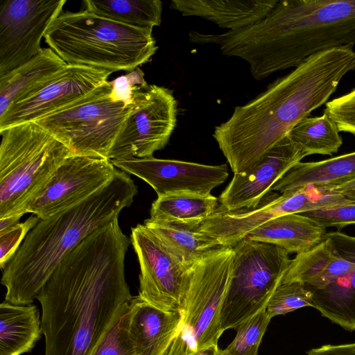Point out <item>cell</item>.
Listing matches in <instances>:
<instances>
[{
    "label": "cell",
    "mask_w": 355,
    "mask_h": 355,
    "mask_svg": "<svg viewBox=\"0 0 355 355\" xmlns=\"http://www.w3.org/2000/svg\"><path fill=\"white\" fill-rule=\"evenodd\" d=\"M118 218L66 255L38 293L44 355H91L132 299L124 270L131 241Z\"/></svg>",
    "instance_id": "obj_1"
},
{
    "label": "cell",
    "mask_w": 355,
    "mask_h": 355,
    "mask_svg": "<svg viewBox=\"0 0 355 355\" xmlns=\"http://www.w3.org/2000/svg\"><path fill=\"white\" fill-rule=\"evenodd\" d=\"M354 69L353 46L321 51L236 106L213 134L234 174L252 168L302 119L326 104L344 76Z\"/></svg>",
    "instance_id": "obj_2"
},
{
    "label": "cell",
    "mask_w": 355,
    "mask_h": 355,
    "mask_svg": "<svg viewBox=\"0 0 355 355\" xmlns=\"http://www.w3.org/2000/svg\"><path fill=\"white\" fill-rule=\"evenodd\" d=\"M191 42L243 59L260 80L321 51L355 45V0L279 1L254 24L221 34L193 31Z\"/></svg>",
    "instance_id": "obj_3"
},
{
    "label": "cell",
    "mask_w": 355,
    "mask_h": 355,
    "mask_svg": "<svg viewBox=\"0 0 355 355\" xmlns=\"http://www.w3.org/2000/svg\"><path fill=\"white\" fill-rule=\"evenodd\" d=\"M137 193L130 175L116 169L111 182L87 200L40 219L3 270L5 301L32 304L64 257L92 232L119 217Z\"/></svg>",
    "instance_id": "obj_4"
},
{
    "label": "cell",
    "mask_w": 355,
    "mask_h": 355,
    "mask_svg": "<svg viewBox=\"0 0 355 355\" xmlns=\"http://www.w3.org/2000/svg\"><path fill=\"white\" fill-rule=\"evenodd\" d=\"M153 29L125 25L87 10L62 12L44 35L45 42L66 64L112 71H132L157 46Z\"/></svg>",
    "instance_id": "obj_5"
},
{
    "label": "cell",
    "mask_w": 355,
    "mask_h": 355,
    "mask_svg": "<svg viewBox=\"0 0 355 355\" xmlns=\"http://www.w3.org/2000/svg\"><path fill=\"white\" fill-rule=\"evenodd\" d=\"M0 218L23 214L57 168L73 155L35 122L0 132Z\"/></svg>",
    "instance_id": "obj_6"
},
{
    "label": "cell",
    "mask_w": 355,
    "mask_h": 355,
    "mask_svg": "<svg viewBox=\"0 0 355 355\" xmlns=\"http://www.w3.org/2000/svg\"><path fill=\"white\" fill-rule=\"evenodd\" d=\"M234 250L218 246L205 253L189 268L181 319L166 355H193L218 345L223 333L220 311L232 272Z\"/></svg>",
    "instance_id": "obj_7"
},
{
    "label": "cell",
    "mask_w": 355,
    "mask_h": 355,
    "mask_svg": "<svg viewBox=\"0 0 355 355\" xmlns=\"http://www.w3.org/2000/svg\"><path fill=\"white\" fill-rule=\"evenodd\" d=\"M232 272L220 311L223 331L267 307L291 259L277 245L243 239L233 247Z\"/></svg>",
    "instance_id": "obj_8"
},
{
    "label": "cell",
    "mask_w": 355,
    "mask_h": 355,
    "mask_svg": "<svg viewBox=\"0 0 355 355\" xmlns=\"http://www.w3.org/2000/svg\"><path fill=\"white\" fill-rule=\"evenodd\" d=\"M112 89L107 81L76 103L35 123L73 155L108 159L132 105L114 101Z\"/></svg>",
    "instance_id": "obj_9"
},
{
    "label": "cell",
    "mask_w": 355,
    "mask_h": 355,
    "mask_svg": "<svg viewBox=\"0 0 355 355\" xmlns=\"http://www.w3.org/2000/svg\"><path fill=\"white\" fill-rule=\"evenodd\" d=\"M177 123V101L168 88L138 85L132 105L110 150L108 159L145 158L164 148Z\"/></svg>",
    "instance_id": "obj_10"
},
{
    "label": "cell",
    "mask_w": 355,
    "mask_h": 355,
    "mask_svg": "<svg viewBox=\"0 0 355 355\" xmlns=\"http://www.w3.org/2000/svg\"><path fill=\"white\" fill-rule=\"evenodd\" d=\"M111 73L104 69L67 64L10 105L0 116V132L35 122L76 103L108 81Z\"/></svg>",
    "instance_id": "obj_11"
},
{
    "label": "cell",
    "mask_w": 355,
    "mask_h": 355,
    "mask_svg": "<svg viewBox=\"0 0 355 355\" xmlns=\"http://www.w3.org/2000/svg\"><path fill=\"white\" fill-rule=\"evenodd\" d=\"M66 0H7L0 6V76L23 64L40 43Z\"/></svg>",
    "instance_id": "obj_12"
},
{
    "label": "cell",
    "mask_w": 355,
    "mask_h": 355,
    "mask_svg": "<svg viewBox=\"0 0 355 355\" xmlns=\"http://www.w3.org/2000/svg\"><path fill=\"white\" fill-rule=\"evenodd\" d=\"M116 171L110 159L71 156L28 202L24 212L45 219L65 211L104 188Z\"/></svg>",
    "instance_id": "obj_13"
},
{
    "label": "cell",
    "mask_w": 355,
    "mask_h": 355,
    "mask_svg": "<svg viewBox=\"0 0 355 355\" xmlns=\"http://www.w3.org/2000/svg\"><path fill=\"white\" fill-rule=\"evenodd\" d=\"M130 241L140 265L138 295L160 310L180 312L189 269L176 261L144 224L131 228Z\"/></svg>",
    "instance_id": "obj_14"
},
{
    "label": "cell",
    "mask_w": 355,
    "mask_h": 355,
    "mask_svg": "<svg viewBox=\"0 0 355 355\" xmlns=\"http://www.w3.org/2000/svg\"><path fill=\"white\" fill-rule=\"evenodd\" d=\"M332 259L324 271L304 284L312 293L313 307L347 331H355V236L327 233Z\"/></svg>",
    "instance_id": "obj_15"
},
{
    "label": "cell",
    "mask_w": 355,
    "mask_h": 355,
    "mask_svg": "<svg viewBox=\"0 0 355 355\" xmlns=\"http://www.w3.org/2000/svg\"><path fill=\"white\" fill-rule=\"evenodd\" d=\"M119 169L147 182L157 197L171 195L207 196L225 182V164L206 165L195 162L163 159L153 156L110 160Z\"/></svg>",
    "instance_id": "obj_16"
},
{
    "label": "cell",
    "mask_w": 355,
    "mask_h": 355,
    "mask_svg": "<svg viewBox=\"0 0 355 355\" xmlns=\"http://www.w3.org/2000/svg\"><path fill=\"white\" fill-rule=\"evenodd\" d=\"M304 157L286 135L249 171L234 175L219 196V207L227 211L256 207L275 184Z\"/></svg>",
    "instance_id": "obj_17"
},
{
    "label": "cell",
    "mask_w": 355,
    "mask_h": 355,
    "mask_svg": "<svg viewBox=\"0 0 355 355\" xmlns=\"http://www.w3.org/2000/svg\"><path fill=\"white\" fill-rule=\"evenodd\" d=\"M180 319V312L160 310L133 296L129 304V333L134 355H166Z\"/></svg>",
    "instance_id": "obj_18"
},
{
    "label": "cell",
    "mask_w": 355,
    "mask_h": 355,
    "mask_svg": "<svg viewBox=\"0 0 355 355\" xmlns=\"http://www.w3.org/2000/svg\"><path fill=\"white\" fill-rule=\"evenodd\" d=\"M279 0H172L170 7L183 16L209 20L234 31L254 24L266 17Z\"/></svg>",
    "instance_id": "obj_19"
},
{
    "label": "cell",
    "mask_w": 355,
    "mask_h": 355,
    "mask_svg": "<svg viewBox=\"0 0 355 355\" xmlns=\"http://www.w3.org/2000/svg\"><path fill=\"white\" fill-rule=\"evenodd\" d=\"M327 228L301 214H290L273 218L250 232V240L266 243L284 249L288 253L305 252L324 240Z\"/></svg>",
    "instance_id": "obj_20"
},
{
    "label": "cell",
    "mask_w": 355,
    "mask_h": 355,
    "mask_svg": "<svg viewBox=\"0 0 355 355\" xmlns=\"http://www.w3.org/2000/svg\"><path fill=\"white\" fill-rule=\"evenodd\" d=\"M202 221H170L149 218L144 225L160 241L168 252L189 269L209 250L219 246L201 227Z\"/></svg>",
    "instance_id": "obj_21"
},
{
    "label": "cell",
    "mask_w": 355,
    "mask_h": 355,
    "mask_svg": "<svg viewBox=\"0 0 355 355\" xmlns=\"http://www.w3.org/2000/svg\"><path fill=\"white\" fill-rule=\"evenodd\" d=\"M42 333L35 305L0 304V355H22L31 352Z\"/></svg>",
    "instance_id": "obj_22"
},
{
    "label": "cell",
    "mask_w": 355,
    "mask_h": 355,
    "mask_svg": "<svg viewBox=\"0 0 355 355\" xmlns=\"http://www.w3.org/2000/svg\"><path fill=\"white\" fill-rule=\"evenodd\" d=\"M355 179V152L314 162H298L271 191L284 192L306 185L338 186Z\"/></svg>",
    "instance_id": "obj_23"
},
{
    "label": "cell",
    "mask_w": 355,
    "mask_h": 355,
    "mask_svg": "<svg viewBox=\"0 0 355 355\" xmlns=\"http://www.w3.org/2000/svg\"><path fill=\"white\" fill-rule=\"evenodd\" d=\"M67 64L49 47L19 67L0 76V116L17 99L49 78Z\"/></svg>",
    "instance_id": "obj_24"
},
{
    "label": "cell",
    "mask_w": 355,
    "mask_h": 355,
    "mask_svg": "<svg viewBox=\"0 0 355 355\" xmlns=\"http://www.w3.org/2000/svg\"><path fill=\"white\" fill-rule=\"evenodd\" d=\"M83 3L89 12L133 27L153 29L162 22L159 0H85Z\"/></svg>",
    "instance_id": "obj_25"
},
{
    "label": "cell",
    "mask_w": 355,
    "mask_h": 355,
    "mask_svg": "<svg viewBox=\"0 0 355 355\" xmlns=\"http://www.w3.org/2000/svg\"><path fill=\"white\" fill-rule=\"evenodd\" d=\"M290 140L305 155H331L343 144L336 123L326 113L302 119L287 135Z\"/></svg>",
    "instance_id": "obj_26"
},
{
    "label": "cell",
    "mask_w": 355,
    "mask_h": 355,
    "mask_svg": "<svg viewBox=\"0 0 355 355\" xmlns=\"http://www.w3.org/2000/svg\"><path fill=\"white\" fill-rule=\"evenodd\" d=\"M218 199L207 196L171 195L159 196L153 201L150 218L170 221H203L218 208Z\"/></svg>",
    "instance_id": "obj_27"
},
{
    "label": "cell",
    "mask_w": 355,
    "mask_h": 355,
    "mask_svg": "<svg viewBox=\"0 0 355 355\" xmlns=\"http://www.w3.org/2000/svg\"><path fill=\"white\" fill-rule=\"evenodd\" d=\"M333 255L331 243L326 236L311 250L297 254L291 259L282 284H308L320 275L329 264Z\"/></svg>",
    "instance_id": "obj_28"
},
{
    "label": "cell",
    "mask_w": 355,
    "mask_h": 355,
    "mask_svg": "<svg viewBox=\"0 0 355 355\" xmlns=\"http://www.w3.org/2000/svg\"><path fill=\"white\" fill-rule=\"evenodd\" d=\"M270 320L265 308L239 324L235 338L225 349L227 355H257Z\"/></svg>",
    "instance_id": "obj_29"
},
{
    "label": "cell",
    "mask_w": 355,
    "mask_h": 355,
    "mask_svg": "<svg viewBox=\"0 0 355 355\" xmlns=\"http://www.w3.org/2000/svg\"><path fill=\"white\" fill-rule=\"evenodd\" d=\"M129 304L119 312L91 355H134L129 333Z\"/></svg>",
    "instance_id": "obj_30"
},
{
    "label": "cell",
    "mask_w": 355,
    "mask_h": 355,
    "mask_svg": "<svg viewBox=\"0 0 355 355\" xmlns=\"http://www.w3.org/2000/svg\"><path fill=\"white\" fill-rule=\"evenodd\" d=\"M313 307L312 293L300 282L281 284L271 296L266 307L268 317L272 319L298 309Z\"/></svg>",
    "instance_id": "obj_31"
},
{
    "label": "cell",
    "mask_w": 355,
    "mask_h": 355,
    "mask_svg": "<svg viewBox=\"0 0 355 355\" xmlns=\"http://www.w3.org/2000/svg\"><path fill=\"white\" fill-rule=\"evenodd\" d=\"M324 113L336 123L340 132H347L355 136V88L328 101Z\"/></svg>",
    "instance_id": "obj_32"
},
{
    "label": "cell",
    "mask_w": 355,
    "mask_h": 355,
    "mask_svg": "<svg viewBox=\"0 0 355 355\" xmlns=\"http://www.w3.org/2000/svg\"><path fill=\"white\" fill-rule=\"evenodd\" d=\"M40 218L33 214L24 223L9 229L0 234V267L1 269L6 266L8 262L15 255L21 242L28 233L38 223Z\"/></svg>",
    "instance_id": "obj_33"
},
{
    "label": "cell",
    "mask_w": 355,
    "mask_h": 355,
    "mask_svg": "<svg viewBox=\"0 0 355 355\" xmlns=\"http://www.w3.org/2000/svg\"><path fill=\"white\" fill-rule=\"evenodd\" d=\"M311 218L324 227H336L338 229L355 224V202L301 214Z\"/></svg>",
    "instance_id": "obj_34"
},
{
    "label": "cell",
    "mask_w": 355,
    "mask_h": 355,
    "mask_svg": "<svg viewBox=\"0 0 355 355\" xmlns=\"http://www.w3.org/2000/svg\"><path fill=\"white\" fill-rule=\"evenodd\" d=\"M146 82L143 71L138 67L124 76H121L112 81L111 97L114 101L124 102L130 105L132 104V95L134 89L141 83Z\"/></svg>",
    "instance_id": "obj_35"
},
{
    "label": "cell",
    "mask_w": 355,
    "mask_h": 355,
    "mask_svg": "<svg viewBox=\"0 0 355 355\" xmlns=\"http://www.w3.org/2000/svg\"><path fill=\"white\" fill-rule=\"evenodd\" d=\"M307 355H355V343L324 345L309 350Z\"/></svg>",
    "instance_id": "obj_36"
},
{
    "label": "cell",
    "mask_w": 355,
    "mask_h": 355,
    "mask_svg": "<svg viewBox=\"0 0 355 355\" xmlns=\"http://www.w3.org/2000/svg\"><path fill=\"white\" fill-rule=\"evenodd\" d=\"M334 187L336 190L342 193L347 199L355 202V179Z\"/></svg>",
    "instance_id": "obj_37"
},
{
    "label": "cell",
    "mask_w": 355,
    "mask_h": 355,
    "mask_svg": "<svg viewBox=\"0 0 355 355\" xmlns=\"http://www.w3.org/2000/svg\"><path fill=\"white\" fill-rule=\"evenodd\" d=\"M23 214H13L0 218V234L17 225Z\"/></svg>",
    "instance_id": "obj_38"
},
{
    "label": "cell",
    "mask_w": 355,
    "mask_h": 355,
    "mask_svg": "<svg viewBox=\"0 0 355 355\" xmlns=\"http://www.w3.org/2000/svg\"><path fill=\"white\" fill-rule=\"evenodd\" d=\"M193 355H227L225 349H220L218 345H211L202 348Z\"/></svg>",
    "instance_id": "obj_39"
}]
</instances>
